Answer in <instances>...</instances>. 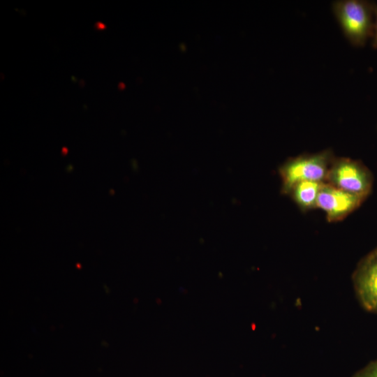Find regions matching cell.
Here are the masks:
<instances>
[{
    "label": "cell",
    "instance_id": "5b68a950",
    "mask_svg": "<svg viewBox=\"0 0 377 377\" xmlns=\"http://www.w3.org/2000/svg\"><path fill=\"white\" fill-rule=\"evenodd\" d=\"M363 197L349 193L332 185L323 184L316 206L323 209L330 221L339 219L356 208Z\"/></svg>",
    "mask_w": 377,
    "mask_h": 377
},
{
    "label": "cell",
    "instance_id": "3957f363",
    "mask_svg": "<svg viewBox=\"0 0 377 377\" xmlns=\"http://www.w3.org/2000/svg\"><path fill=\"white\" fill-rule=\"evenodd\" d=\"M332 185L351 194L364 197L370 188L367 173L356 163L349 160L337 162L328 172Z\"/></svg>",
    "mask_w": 377,
    "mask_h": 377
},
{
    "label": "cell",
    "instance_id": "ba28073f",
    "mask_svg": "<svg viewBox=\"0 0 377 377\" xmlns=\"http://www.w3.org/2000/svg\"><path fill=\"white\" fill-rule=\"evenodd\" d=\"M376 41L377 43V10H376Z\"/></svg>",
    "mask_w": 377,
    "mask_h": 377
},
{
    "label": "cell",
    "instance_id": "52a82bcc",
    "mask_svg": "<svg viewBox=\"0 0 377 377\" xmlns=\"http://www.w3.org/2000/svg\"><path fill=\"white\" fill-rule=\"evenodd\" d=\"M353 377H377V360L359 371Z\"/></svg>",
    "mask_w": 377,
    "mask_h": 377
},
{
    "label": "cell",
    "instance_id": "6da1fadb",
    "mask_svg": "<svg viewBox=\"0 0 377 377\" xmlns=\"http://www.w3.org/2000/svg\"><path fill=\"white\" fill-rule=\"evenodd\" d=\"M328 154L321 153L302 156L289 161L281 169L285 191L292 190L302 182L322 181L327 177Z\"/></svg>",
    "mask_w": 377,
    "mask_h": 377
},
{
    "label": "cell",
    "instance_id": "7a4b0ae2",
    "mask_svg": "<svg viewBox=\"0 0 377 377\" xmlns=\"http://www.w3.org/2000/svg\"><path fill=\"white\" fill-rule=\"evenodd\" d=\"M335 14L346 36L355 43L367 38L370 29V17L367 6L356 0L335 3Z\"/></svg>",
    "mask_w": 377,
    "mask_h": 377
},
{
    "label": "cell",
    "instance_id": "8992f818",
    "mask_svg": "<svg viewBox=\"0 0 377 377\" xmlns=\"http://www.w3.org/2000/svg\"><path fill=\"white\" fill-rule=\"evenodd\" d=\"M323 186L321 182H302L293 188L294 198L302 207L310 208L316 206L317 198Z\"/></svg>",
    "mask_w": 377,
    "mask_h": 377
},
{
    "label": "cell",
    "instance_id": "277c9868",
    "mask_svg": "<svg viewBox=\"0 0 377 377\" xmlns=\"http://www.w3.org/2000/svg\"><path fill=\"white\" fill-rule=\"evenodd\" d=\"M353 281L362 306L370 312H377V248L361 263Z\"/></svg>",
    "mask_w": 377,
    "mask_h": 377
}]
</instances>
